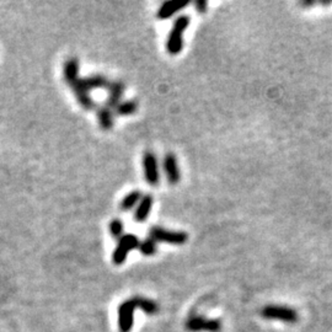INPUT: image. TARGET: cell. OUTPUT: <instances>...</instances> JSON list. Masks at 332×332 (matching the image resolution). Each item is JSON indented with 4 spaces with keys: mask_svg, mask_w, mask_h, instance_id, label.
Here are the masks:
<instances>
[{
    "mask_svg": "<svg viewBox=\"0 0 332 332\" xmlns=\"http://www.w3.org/2000/svg\"><path fill=\"white\" fill-rule=\"evenodd\" d=\"M142 309L149 315L156 314L159 307L153 300L143 297H133L120 305L118 309V327L121 332H129L133 326V311L134 309Z\"/></svg>",
    "mask_w": 332,
    "mask_h": 332,
    "instance_id": "1",
    "label": "cell"
},
{
    "mask_svg": "<svg viewBox=\"0 0 332 332\" xmlns=\"http://www.w3.org/2000/svg\"><path fill=\"white\" fill-rule=\"evenodd\" d=\"M191 24L188 15H180L175 19L166 38V52L171 55H178L183 50V35Z\"/></svg>",
    "mask_w": 332,
    "mask_h": 332,
    "instance_id": "2",
    "label": "cell"
},
{
    "mask_svg": "<svg viewBox=\"0 0 332 332\" xmlns=\"http://www.w3.org/2000/svg\"><path fill=\"white\" fill-rule=\"evenodd\" d=\"M149 237L156 242H168L171 245H183L188 241V234L186 232L168 230L157 225L150 228Z\"/></svg>",
    "mask_w": 332,
    "mask_h": 332,
    "instance_id": "3",
    "label": "cell"
},
{
    "mask_svg": "<svg viewBox=\"0 0 332 332\" xmlns=\"http://www.w3.org/2000/svg\"><path fill=\"white\" fill-rule=\"evenodd\" d=\"M139 239L134 234H125L121 239H118L117 246L112 255V261L115 265L120 266L127 260V256L130 251L139 247Z\"/></svg>",
    "mask_w": 332,
    "mask_h": 332,
    "instance_id": "4",
    "label": "cell"
},
{
    "mask_svg": "<svg viewBox=\"0 0 332 332\" xmlns=\"http://www.w3.org/2000/svg\"><path fill=\"white\" fill-rule=\"evenodd\" d=\"M143 173L144 179L150 186H157L160 183L159 161L152 150H147L143 155Z\"/></svg>",
    "mask_w": 332,
    "mask_h": 332,
    "instance_id": "5",
    "label": "cell"
},
{
    "mask_svg": "<svg viewBox=\"0 0 332 332\" xmlns=\"http://www.w3.org/2000/svg\"><path fill=\"white\" fill-rule=\"evenodd\" d=\"M162 171L170 185H178L181 181V170L178 157L174 153H166L162 159Z\"/></svg>",
    "mask_w": 332,
    "mask_h": 332,
    "instance_id": "6",
    "label": "cell"
},
{
    "mask_svg": "<svg viewBox=\"0 0 332 332\" xmlns=\"http://www.w3.org/2000/svg\"><path fill=\"white\" fill-rule=\"evenodd\" d=\"M262 316L266 319L282 320L285 322H297L298 314L295 310L287 306H277V305H268L262 309Z\"/></svg>",
    "mask_w": 332,
    "mask_h": 332,
    "instance_id": "7",
    "label": "cell"
},
{
    "mask_svg": "<svg viewBox=\"0 0 332 332\" xmlns=\"http://www.w3.org/2000/svg\"><path fill=\"white\" fill-rule=\"evenodd\" d=\"M186 329L191 332H219L222 329V322L219 320H207L201 316H193L186 322Z\"/></svg>",
    "mask_w": 332,
    "mask_h": 332,
    "instance_id": "8",
    "label": "cell"
},
{
    "mask_svg": "<svg viewBox=\"0 0 332 332\" xmlns=\"http://www.w3.org/2000/svg\"><path fill=\"white\" fill-rule=\"evenodd\" d=\"M188 5H190V1H179V0L165 1L157 10L156 18L159 20H168Z\"/></svg>",
    "mask_w": 332,
    "mask_h": 332,
    "instance_id": "9",
    "label": "cell"
},
{
    "mask_svg": "<svg viewBox=\"0 0 332 332\" xmlns=\"http://www.w3.org/2000/svg\"><path fill=\"white\" fill-rule=\"evenodd\" d=\"M108 98L106 100V106L110 107L111 110H115L118 106V103L122 102L123 94H125L126 85L125 82L117 80V81H111L108 86Z\"/></svg>",
    "mask_w": 332,
    "mask_h": 332,
    "instance_id": "10",
    "label": "cell"
},
{
    "mask_svg": "<svg viewBox=\"0 0 332 332\" xmlns=\"http://www.w3.org/2000/svg\"><path fill=\"white\" fill-rule=\"evenodd\" d=\"M77 82H79L80 85L85 89V90L91 91L94 90V89H108L111 81L107 77H103V75L95 74L86 77H80V79L77 80Z\"/></svg>",
    "mask_w": 332,
    "mask_h": 332,
    "instance_id": "11",
    "label": "cell"
},
{
    "mask_svg": "<svg viewBox=\"0 0 332 332\" xmlns=\"http://www.w3.org/2000/svg\"><path fill=\"white\" fill-rule=\"evenodd\" d=\"M154 205V198L152 195H143L142 200L138 203L134 210V220L138 223H143L149 218Z\"/></svg>",
    "mask_w": 332,
    "mask_h": 332,
    "instance_id": "12",
    "label": "cell"
},
{
    "mask_svg": "<svg viewBox=\"0 0 332 332\" xmlns=\"http://www.w3.org/2000/svg\"><path fill=\"white\" fill-rule=\"evenodd\" d=\"M72 89H73V91H74L75 96H77V102L80 103V106H81L84 110H86V111L95 110L96 103H95V101H94V99L91 98L90 91L85 90V89L82 88V86L80 85L77 81L75 82L74 85H72Z\"/></svg>",
    "mask_w": 332,
    "mask_h": 332,
    "instance_id": "13",
    "label": "cell"
},
{
    "mask_svg": "<svg viewBox=\"0 0 332 332\" xmlns=\"http://www.w3.org/2000/svg\"><path fill=\"white\" fill-rule=\"evenodd\" d=\"M79 69H80V63L77 58H69V59L65 62L64 68H63V77H64L65 82L68 85H74L75 82L80 79L79 77Z\"/></svg>",
    "mask_w": 332,
    "mask_h": 332,
    "instance_id": "14",
    "label": "cell"
},
{
    "mask_svg": "<svg viewBox=\"0 0 332 332\" xmlns=\"http://www.w3.org/2000/svg\"><path fill=\"white\" fill-rule=\"evenodd\" d=\"M98 122L103 130H111L115 125V113L107 106L98 108Z\"/></svg>",
    "mask_w": 332,
    "mask_h": 332,
    "instance_id": "15",
    "label": "cell"
},
{
    "mask_svg": "<svg viewBox=\"0 0 332 332\" xmlns=\"http://www.w3.org/2000/svg\"><path fill=\"white\" fill-rule=\"evenodd\" d=\"M142 197H143L142 191L135 190V191H132V192L127 193V195L122 198V201H121V203H120L121 210H123V212H128V210L134 209V208L138 205V203L140 202Z\"/></svg>",
    "mask_w": 332,
    "mask_h": 332,
    "instance_id": "16",
    "label": "cell"
},
{
    "mask_svg": "<svg viewBox=\"0 0 332 332\" xmlns=\"http://www.w3.org/2000/svg\"><path fill=\"white\" fill-rule=\"evenodd\" d=\"M138 111V102L135 100L122 101L118 103L117 107L115 108V113L118 116H130L134 115Z\"/></svg>",
    "mask_w": 332,
    "mask_h": 332,
    "instance_id": "17",
    "label": "cell"
},
{
    "mask_svg": "<svg viewBox=\"0 0 332 332\" xmlns=\"http://www.w3.org/2000/svg\"><path fill=\"white\" fill-rule=\"evenodd\" d=\"M139 251L144 256H153L156 253V241L152 239V237L148 236L147 239H144L143 241H140L139 244Z\"/></svg>",
    "mask_w": 332,
    "mask_h": 332,
    "instance_id": "18",
    "label": "cell"
},
{
    "mask_svg": "<svg viewBox=\"0 0 332 332\" xmlns=\"http://www.w3.org/2000/svg\"><path fill=\"white\" fill-rule=\"evenodd\" d=\"M108 229H110V234L112 235V237L115 239H121L123 236V231H125V224L121 219L116 218V219L111 220L110 225H108Z\"/></svg>",
    "mask_w": 332,
    "mask_h": 332,
    "instance_id": "19",
    "label": "cell"
},
{
    "mask_svg": "<svg viewBox=\"0 0 332 332\" xmlns=\"http://www.w3.org/2000/svg\"><path fill=\"white\" fill-rule=\"evenodd\" d=\"M193 5H195L196 11L198 14H205L208 11V1H205V0H197L193 3Z\"/></svg>",
    "mask_w": 332,
    "mask_h": 332,
    "instance_id": "20",
    "label": "cell"
},
{
    "mask_svg": "<svg viewBox=\"0 0 332 332\" xmlns=\"http://www.w3.org/2000/svg\"><path fill=\"white\" fill-rule=\"evenodd\" d=\"M315 4H317L315 0H303V1H300V5L304 6V8H311Z\"/></svg>",
    "mask_w": 332,
    "mask_h": 332,
    "instance_id": "21",
    "label": "cell"
}]
</instances>
